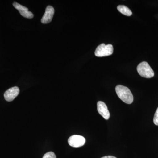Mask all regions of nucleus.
Masks as SVG:
<instances>
[{
  "instance_id": "nucleus-1",
  "label": "nucleus",
  "mask_w": 158,
  "mask_h": 158,
  "mask_svg": "<svg viewBox=\"0 0 158 158\" xmlns=\"http://www.w3.org/2000/svg\"><path fill=\"white\" fill-rule=\"evenodd\" d=\"M116 91L118 98L125 103L131 104L133 102L134 97L132 94L127 87L117 85L116 87Z\"/></svg>"
},
{
  "instance_id": "nucleus-2",
  "label": "nucleus",
  "mask_w": 158,
  "mask_h": 158,
  "mask_svg": "<svg viewBox=\"0 0 158 158\" xmlns=\"http://www.w3.org/2000/svg\"><path fill=\"white\" fill-rule=\"evenodd\" d=\"M137 70L141 77L146 78H151L154 76V71L146 62L140 63L137 66Z\"/></svg>"
},
{
  "instance_id": "nucleus-3",
  "label": "nucleus",
  "mask_w": 158,
  "mask_h": 158,
  "mask_svg": "<svg viewBox=\"0 0 158 158\" xmlns=\"http://www.w3.org/2000/svg\"><path fill=\"white\" fill-rule=\"evenodd\" d=\"M113 52V46L109 44L106 45L105 44H102L97 47L94 54L97 57L108 56L112 55Z\"/></svg>"
},
{
  "instance_id": "nucleus-4",
  "label": "nucleus",
  "mask_w": 158,
  "mask_h": 158,
  "mask_svg": "<svg viewBox=\"0 0 158 158\" xmlns=\"http://www.w3.org/2000/svg\"><path fill=\"white\" fill-rule=\"evenodd\" d=\"M85 139L83 136L74 135L69 137L68 139V143L70 146L74 148H78L83 146L85 143Z\"/></svg>"
},
{
  "instance_id": "nucleus-5",
  "label": "nucleus",
  "mask_w": 158,
  "mask_h": 158,
  "mask_svg": "<svg viewBox=\"0 0 158 158\" xmlns=\"http://www.w3.org/2000/svg\"><path fill=\"white\" fill-rule=\"evenodd\" d=\"M13 6L15 8L19 11L20 14L23 17L28 19H32L34 17V14L32 12L29 11L28 9L25 6L19 4L16 2H14Z\"/></svg>"
},
{
  "instance_id": "nucleus-6",
  "label": "nucleus",
  "mask_w": 158,
  "mask_h": 158,
  "mask_svg": "<svg viewBox=\"0 0 158 158\" xmlns=\"http://www.w3.org/2000/svg\"><path fill=\"white\" fill-rule=\"evenodd\" d=\"M19 89L18 87H12L6 90L4 94V97L6 101L11 102L19 94Z\"/></svg>"
},
{
  "instance_id": "nucleus-7",
  "label": "nucleus",
  "mask_w": 158,
  "mask_h": 158,
  "mask_svg": "<svg viewBox=\"0 0 158 158\" xmlns=\"http://www.w3.org/2000/svg\"><path fill=\"white\" fill-rule=\"evenodd\" d=\"M54 12L55 10L52 6H47L46 9L45 13L41 19V23L43 24H47L50 23L53 17Z\"/></svg>"
},
{
  "instance_id": "nucleus-8",
  "label": "nucleus",
  "mask_w": 158,
  "mask_h": 158,
  "mask_svg": "<svg viewBox=\"0 0 158 158\" xmlns=\"http://www.w3.org/2000/svg\"><path fill=\"white\" fill-rule=\"evenodd\" d=\"M97 110L98 113L105 119L108 120L110 117V113L106 105L104 102L99 101L97 103Z\"/></svg>"
},
{
  "instance_id": "nucleus-9",
  "label": "nucleus",
  "mask_w": 158,
  "mask_h": 158,
  "mask_svg": "<svg viewBox=\"0 0 158 158\" xmlns=\"http://www.w3.org/2000/svg\"><path fill=\"white\" fill-rule=\"evenodd\" d=\"M117 8L118 11L120 13L124 15H126V16H131L132 14L131 11L127 6H123V5H119V6H117Z\"/></svg>"
},
{
  "instance_id": "nucleus-10",
  "label": "nucleus",
  "mask_w": 158,
  "mask_h": 158,
  "mask_svg": "<svg viewBox=\"0 0 158 158\" xmlns=\"http://www.w3.org/2000/svg\"><path fill=\"white\" fill-rule=\"evenodd\" d=\"M43 158H56V156L53 152H50L45 154Z\"/></svg>"
},
{
  "instance_id": "nucleus-11",
  "label": "nucleus",
  "mask_w": 158,
  "mask_h": 158,
  "mask_svg": "<svg viewBox=\"0 0 158 158\" xmlns=\"http://www.w3.org/2000/svg\"><path fill=\"white\" fill-rule=\"evenodd\" d=\"M153 122L156 125L158 126V108L156 111L153 118Z\"/></svg>"
},
{
  "instance_id": "nucleus-12",
  "label": "nucleus",
  "mask_w": 158,
  "mask_h": 158,
  "mask_svg": "<svg viewBox=\"0 0 158 158\" xmlns=\"http://www.w3.org/2000/svg\"><path fill=\"white\" fill-rule=\"evenodd\" d=\"M101 158H117L116 157L113 156H105Z\"/></svg>"
}]
</instances>
